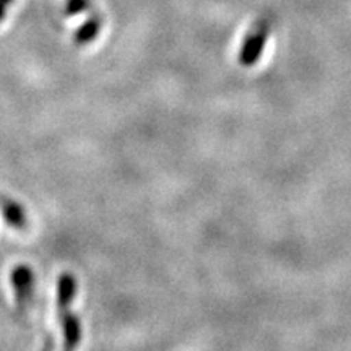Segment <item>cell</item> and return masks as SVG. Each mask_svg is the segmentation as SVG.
<instances>
[{
  "label": "cell",
  "instance_id": "obj_1",
  "mask_svg": "<svg viewBox=\"0 0 351 351\" xmlns=\"http://www.w3.org/2000/svg\"><path fill=\"white\" fill-rule=\"evenodd\" d=\"M77 295V280L72 274H62L57 282V315L64 333V346L73 350L80 345L82 322L75 314H72L73 298Z\"/></svg>",
  "mask_w": 351,
  "mask_h": 351
},
{
  "label": "cell",
  "instance_id": "obj_2",
  "mask_svg": "<svg viewBox=\"0 0 351 351\" xmlns=\"http://www.w3.org/2000/svg\"><path fill=\"white\" fill-rule=\"evenodd\" d=\"M13 293L20 311H26L34 295V274L28 265H16L10 274Z\"/></svg>",
  "mask_w": 351,
  "mask_h": 351
},
{
  "label": "cell",
  "instance_id": "obj_3",
  "mask_svg": "<svg viewBox=\"0 0 351 351\" xmlns=\"http://www.w3.org/2000/svg\"><path fill=\"white\" fill-rule=\"evenodd\" d=\"M0 210H2L3 219L8 226L15 230H25L28 226V217H26L25 208L21 207L19 202L0 197Z\"/></svg>",
  "mask_w": 351,
  "mask_h": 351
},
{
  "label": "cell",
  "instance_id": "obj_4",
  "mask_svg": "<svg viewBox=\"0 0 351 351\" xmlns=\"http://www.w3.org/2000/svg\"><path fill=\"white\" fill-rule=\"evenodd\" d=\"M99 32H101V19L99 16H91V19H88L85 23L77 29L75 34H73V41H75V44H78V46H86V44L95 41Z\"/></svg>",
  "mask_w": 351,
  "mask_h": 351
},
{
  "label": "cell",
  "instance_id": "obj_5",
  "mask_svg": "<svg viewBox=\"0 0 351 351\" xmlns=\"http://www.w3.org/2000/svg\"><path fill=\"white\" fill-rule=\"evenodd\" d=\"M265 38H267V26L265 25L257 26L256 32H254L251 36H249V39L244 44L243 57L247 54V52H256V51L261 49L263 41H265Z\"/></svg>",
  "mask_w": 351,
  "mask_h": 351
},
{
  "label": "cell",
  "instance_id": "obj_6",
  "mask_svg": "<svg viewBox=\"0 0 351 351\" xmlns=\"http://www.w3.org/2000/svg\"><path fill=\"white\" fill-rule=\"evenodd\" d=\"M88 8H90V0H67L64 12L65 15L75 16L80 15L83 12H86Z\"/></svg>",
  "mask_w": 351,
  "mask_h": 351
},
{
  "label": "cell",
  "instance_id": "obj_7",
  "mask_svg": "<svg viewBox=\"0 0 351 351\" xmlns=\"http://www.w3.org/2000/svg\"><path fill=\"white\" fill-rule=\"evenodd\" d=\"M12 0H0V21L5 19V12H7V7L10 5Z\"/></svg>",
  "mask_w": 351,
  "mask_h": 351
}]
</instances>
